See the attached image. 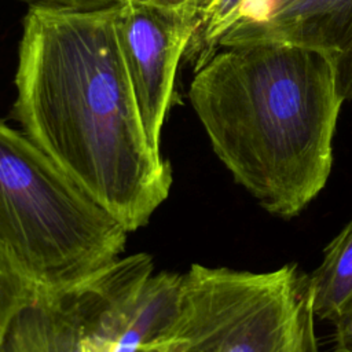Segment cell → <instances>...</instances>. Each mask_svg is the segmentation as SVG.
Listing matches in <instances>:
<instances>
[{
	"mask_svg": "<svg viewBox=\"0 0 352 352\" xmlns=\"http://www.w3.org/2000/svg\"><path fill=\"white\" fill-rule=\"evenodd\" d=\"M140 4H147L153 7L169 8V10H199L206 4L208 0H131Z\"/></svg>",
	"mask_w": 352,
	"mask_h": 352,
	"instance_id": "9a60e30c",
	"label": "cell"
},
{
	"mask_svg": "<svg viewBox=\"0 0 352 352\" xmlns=\"http://www.w3.org/2000/svg\"><path fill=\"white\" fill-rule=\"evenodd\" d=\"M153 258H117L94 278L60 292L34 294L11 318L0 352H88L96 323L117 292Z\"/></svg>",
	"mask_w": 352,
	"mask_h": 352,
	"instance_id": "8992f818",
	"label": "cell"
},
{
	"mask_svg": "<svg viewBox=\"0 0 352 352\" xmlns=\"http://www.w3.org/2000/svg\"><path fill=\"white\" fill-rule=\"evenodd\" d=\"M198 11L169 10L125 0L116 30L140 120L151 147L161 153V131L173 100L176 70L195 29Z\"/></svg>",
	"mask_w": 352,
	"mask_h": 352,
	"instance_id": "5b68a950",
	"label": "cell"
},
{
	"mask_svg": "<svg viewBox=\"0 0 352 352\" xmlns=\"http://www.w3.org/2000/svg\"><path fill=\"white\" fill-rule=\"evenodd\" d=\"M331 56L338 94L344 100H352V41L344 51Z\"/></svg>",
	"mask_w": 352,
	"mask_h": 352,
	"instance_id": "7c38bea8",
	"label": "cell"
},
{
	"mask_svg": "<svg viewBox=\"0 0 352 352\" xmlns=\"http://www.w3.org/2000/svg\"><path fill=\"white\" fill-rule=\"evenodd\" d=\"M334 352H352V300L334 318Z\"/></svg>",
	"mask_w": 352,
	"mask_h": 352,
	"instance_id": "4fadbf2b",
	"label": "cell"
},
{
	"mask_svg": "<svg viewBox=\"0 0 352 352\" xmlns=\"http://www.w3.org/2000/svg\"><path fill=\"white\" fill-rule=\"evenodd\" d=\"M117 6L29 7L12 111L22 132L131 232L166 199L172 170L144 132Z\"/></svg>",
	"mask_w": 352,
	"mask_h": 352,
	"instance_id": "6da1fadb",
	"label": "cell"
},
{
	"mask_svg": "<svg viewBox=\"0 0 352 352\" xmlns=\"http://www.w3.org/2000/svg\"><path fill=\"white\" fill-rule=\"evenodd\" d=\"M188 98L219 160L267 213L293 219L324 188L344 102L331 54L226 47L194 72Z\"/></svg>",
	"mask_w": 352,
	"mask_h": 352,
	"instance_id": "7a4b0ae2",
	"label": "cell"
},
{
	"mask_svg": "<svg viewBox=\"0 0 352 352\" xmlns=\"http://www.w3.org/2000/svg\"><path fill=\"white\" fill-rule=\"evenodd\" d=\"M351 41L352 0H271L261 14L232 26L220 40L219 50L280 43L336 55Z\"/></svg>",
	"mask_w": 352,
	"mask_h": 352,
	"instance_id": "ba28073f",
	"label": "cell"
},
{
	"mask_svg": "<svg viewBox=\"0 0 352 352\" xmlns=\"http://www.w3.org/2000/svg\"><path fill=\"white\" fill-rule=\"evenodd\" d=\"M309 274L192 264L183 274L173 338L192 352H319Z\"/></svg>",
	"mask_w": 352,
	"mask_h": 352,
	"instance_id": "277c9868",
	"label": "cell"
},
{
	"mask_svg": "<svg viewBox=\"0 0 352 352\" xmlns=\"http://www.w3.org/2000/svg\"><path fill=\"white\" fill-rule=\"evenodd\" d=\"M128 230L22 131L0 120V267L34 294L77 286L114 263Z\"/></svg>",
	"mask_w": 352,
	"mask_h": 352,
	"instance_id": "3957f363",
	"label": "cell"
},
{
	"mask_svg": "<svg viewBox=\"0 0 352 352\" xmlns=\"http://www.w3.org/2000/svg\"><path fill=\"white\" fill-rule=\"evenodd\" d=\"M32 4H43V6H55V7H70L80 10H92L102 8L114 4H120L125 0H22Z\"/></svg>",
	"mask_w": 352,
	"mask_h": 352,
	"instance_id": "5bb4252c",
	"label": "cell"
},
{
	"mask_svg": "<svg viewBox=\"0 0 352 352\" xmlns=\"http://www.w3.org/2000/svg\"><path fill=\"white\" fill-rule=\"evenodd\" d=\"M88 352H94V351L89 348V345H88Z\"/></svg>",
	"mask_w": 352,
	"mask_h": 352,
	"instance_id": "e0dca14e",
	"label": "cell"
},
{
	"mask_svg": "<svg viewBox=\"0 0 352 352\" xmlns=\"http://www.w3.org/2000/svg\"><path fill=\"white\" fill-rule=\"evenodd\" d=\"M309 280L315 316L333 322L352 300V217L326 245L323 261Z\"/></svg>",
	"mask_w": 352,
	"mask_h": 352,
	"instance_id": "9c48e42d",
	"label": "cell"
},
{
	"mask_svg": "<svg viewBox=\"0 0 352 352\" xmlns=\"http://www.w3.org/2000/svg\"><path fill=\"white\" fill-rule=\"evenodd\" d=\"M138 352H192L183 340H168L139 349Z\"/></svg>",
	"mask_w": 352,
	"mask_h": 352,
	"instance_id": "2e32d148",
	"label": "cell"
},
{
	"mask_svg": "<svg viewBox=\"0 0 352 352\" xmlns=\"http://www.w3.org/2000/svg\"><path fill=\"white\" fill-rule=\"evenodd\" d=\"M183 274L139 270L102 312L88 342L94 352H138L173 338L182 304Z\"/></svg>",
	"mask_w": 352,
	"mask_h": 352,
	"instance_id": "52a82bcc",
	"label": "cell"
},
{
	"mask_svg": "<svg viewBox=\"0 0 352 352\" xmlns=\"http://www.w3.org/2000/svg\"><path fill=\"white\" fill-rule=\"evenodd\" d=\"M271 0H208L199 10L183 59L197 72L219 50L223 36L239 21L264 11Z\"/></svg>",
	"mask_w": 352,
	"mask_h": 352,
	"instance_id": "30bf717a",
	"label": "cell"
},
{
	"mask_svg": "<svg viewBox=\"0 0 352 352\" xmlns=\"http://www.w3.org/2000/svg\"><path fill=\"white\" fill-rule=\"evenodd\" d=\"M33 296L22 280L0 267V341L14 314Z\"/></svg>",
	"mask_w": 352,
	"mask_h": 352,
	"instance_id": "8fae6325",
	"label": "cell"
}]
</instances>
